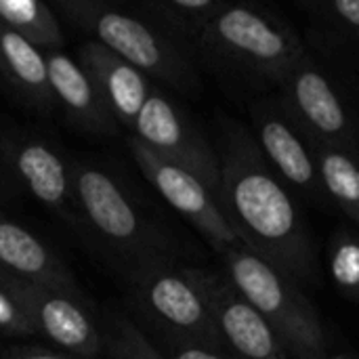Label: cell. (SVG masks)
Masks as SVG:
<instances>
[{
    "instance_id": "d6986e66",
    "label": "cell",
    "mask_w": 359,
    "mask_h": 359,
    "mask_svg": "<svg viewBox=\"0 0 359 359\" xmlns=\"http://www.w3.org/2000/svg\"><path fill=\"white\" fill-rule=\"evenodd\" d=\"M0 23L34 46L61 44L59 23L40 0H0Z\"/></svg>"
},
{
    "instance_id": "603a6c76",
    "label": "cell",
    "mask_w": 359,
    "mask_h": 359,
    "mask_svg": "<svg viewBox=\"0 0 359 359\" xmlns=\"http://www.w3.org/2000/svg\"><path fill=\"white\" fill-rule=\"evenodd\" d=\"M175 359H223V358H221V355H217V353H212V351H208V349H202V347H187V349L179 351Z\"/></svg>"
},
{
    "instance_id": "52a82bcc",
    "label": "cell",
    "mask_w": 359,
    "mask_h": 359,
    "mask_svg": "<svg viewBox=\"0 0 359 359\" xmlns=\"http://www.w3.org/2000/svg\"><path fill=\"white\" fill-rule=\"evenodd\" d=\"M130 149L143 175L160 191V196L189 223H194L217 248H244L215 196L191 172L156 156L139 139H130Z\"/></svg>"
},
{
    "instance_id": "8fae6325",
    "label": "cell",
    "mask_w": 359,
    "mask_h": 359,
    "mask_svg": "<svg viewBox=\"0 0 359 359\" xmlns=\"http://www.w3.org/2000/svg\"><path fill=\"white\" fill-rule=\"evenodd\" d=\"M13 290L17 303H23L25 311L36 313L34 322H38V326L50 341L65 349H74L86 355H90L97 349L99 343L88 318L72 301L29 286H19Z\"/></svg>"
},
{
    "instance_id": "9c48e42d",
    "label": "cell",
    "mask_w": 359,
    "mask_h": 359,
    "mask_svg": "<svg viewBox=\"0 0 359 359\" xmlns=\"http://www.w3.org/2000/svg\"><path fill=\"white\" fill-rule=\"evenodd\" d=\"M95 32L105 48L135 69L151 72L181 86L189 84L194 78L181 53L135 17L111 11L101 13L95 19Z\"/></svg>"
},
{
    "instance_id": "277c9868",
    "label": "cell",
    "mask_w": 359,
    "mask_h": 359,
    "mask_svg": "<svg viewBox=\"0 0 359 359\" xmlns=\"http://www.w3.org/2000/svg\"><path fill=\"white\" fill-rule=\"evenodd\" d=\"M278 101L309 145L341 147L359 156V130L351 107L309 53L280 86Z\"/></svg>"
},
{
    "instance_id": "9a60e30c",
    "label": "cell",
    "mask_w": 359,
    "mask_h": 359,
    "mask_svg": "<svg viewBox=\"0 0 359 359\" xmlns=\"http://www.w3.org/2000/svg\"><path fill=\"white\" fill-rule=\"evenodd\" d=\"M330 204L359 227V156L326 145H309Z\"/></svg>"
},
{
    "instance_id": "ac0fdd59",
    "label": "cell",
    "mask_w": 359,
    "mask_h": 359,
    "mask_svg": "<svg viewBox=\"0 0 359 359\" xmlns=\"http://www.w3.org/2000/svg\"><path fill=\"white\" fill-rule=\"evenodd\" d=\"M17 170L32 194L44 204H59L67 191V177L61 160L44 145H27L17 156Z\"/></svg>"
},
{
    "instance_id": "2e32d148",
    "label": "cell",
    "mask_w": 359,
    "mask_h": 359,
    "mask_svg": "<svg viewBox=\"0 0 359 359\" xmlns=\"http://www.w3.org/2000/svg\"><path fill=\"white\" fill-rule=\"evenodd\" d=\"M301 8L318 44L328 48L359 44V0H307Z\"/></svg>"
},
{
    "instance_id": "484cf974",
    "label": "cell",
    "mask_w": 359,
    "mask_h": 359,
    "mask_svg": "<svg viewBox=\"0 0 359 359\" xmlns=\"http://www.w3.org/2000/svg\"><path fill=\"white\" fill-rule=\"evenodd\" d=\"M332 359H345V358H332Z\"/></svg>"
},
{
    "instance_id": "ffe728a7",
    "label": "cell",
    "mask_w": 359,
    "mask_h": 359,
    "mask_svg": "<svg viewBox=\"0 0 359 359\" xmlns=\"http://www.w3.org/2000/svg\"><path fill=\"white\" fill-rule=\"evenodd\" d=\"M0 59L6 69L34 93L48 95V72L46 61L34 44L0 23Z\"/></svg>"
},
{
    "instance_id": "30bf717a",
    "label": "cell",
    "mask_w": 359,
    "mask_h": 359,
    "mask_svg": "<svg viewBox=\"0 0 359 359\" xmlns=\"http://www.w3.org/2000/svg\"><path fill=\"white\" fill-rule=\"evenodd\" d=\"M82 57L88 72L86 76L93 86H97L101 101H105L120 120L135 126L137 116L149 97V88L141 72L116 57L109 48L97 44L82 48Z\"/></svg>"
},
{
    "instance_id": "7a4b0ae2",
    "label": "cell",
    "mask_w": 359,
    "mask_h": 359,
    "mask_svg": "<svg viewBox=\"0 0 359 359\" xmlns=\"http://www.w3.org/2000/svg\"><path fill=\"white\" fill-rule=\"evenodd\" d=\"M196 44L229 82L261 93L280 88L307 55L282 17L255 4H223Z\"/></svg>"
},
{
    "instance_id": "7402d4cb",
    "label": "cell",
    "mask_w": 359,
    "mask_h": 359,
    "mask_svg": "<svg viewBox=\"0 0 359 359\" xmlns=\"http://www.w3.org/2000/svg\"><path fill=\"white\" fill-rule=\"evenodd\" d=\"M0 328H8L13 332H32L36 326L29 318L0 290Z\"/></svg>"
},
{
    "instance_id": "8992f818",
    "label": "cell",
    "mask_w": 359,
    "mask_h": 359,
    "mask_svg": "<svg viewBox=\"0 0 359 359\" xmlns=\"http://www.w3.org/2000/svg\"><path fill=\"white\" fill-rule=\"evenodd\" d=\"M255 141L276 170V175L286 183V187L316 206L328 208L330 198L322 185L318 164L307 139L297 130V126L286 116L278 99H263L252 105Z\"/></svg>"
},
{
    "instance_id": "ba28073f",
    "label": "cell",
    "mask_w": 359,
    "mask_h": 359,
    "mask_svg": "<svg viewBox=\"0 0 359 359\" xmlns=\"http://www.w3.org/2000/svg\"><path fill=\"white\" fill-rule=\"evenodd\" d=\"M200 288L221 337L244 359H288L282 343L263 316L233 288L212 276H198Z\"/></svg>"
},
{
    "instance_id": "44dd1931",
    "label": "cell",
    "mask_w": 359,
    "mask_h": 359,
    "mask_svg": "<svg viewBox=\"0 0 359 359\" xmlns=\"http://www.w3.org/2000/svg\"><path fill=\"white\" fill-rule=\"evenodd\" d=\"M328 271L337 288L351 297L359 299V238L351 233H339L332 240Z\"/></svg>"
},
{
    "instance_id": "cb8c5ba5",
    "label": "cell",
    "mask_w": 359,
    "mask_h": 359,
    "mask_svg": "<svg viewBox=\"0 0 359 359\" xmlns=\"http://www.w3.org/2000/svg\"><path fill=\"white\" fill-rule=\"evenodd\" d=\"M135 339H133V343H135V353H130V359H160L145 343H141L139 339H137V334H133Z\"/></svg>"
},
{
    "instance_id": "7c38bea8",
    "label": "cell",
    "mask_w": 359,
    "mask_h": 359,
    "mask_svg": "<svg viewBox=\"0 0 359 359\" xmlns=\"http://www.w3.org/2000/svg\"><path fill=\"white\" fill-rule=\"evenodd\" d=\"M76 187L86 215L99 231L122 242L137 236V215L107 175L99 170H80Z\"/></svg>"
},
{
    "instance_id": "d4e9b609",
    "label": "cell",
    "mask_w": 359,
    "mask_h": 359,
    "mask_svg": "<svg viewBox=\"0 0 359 359\" xmlns=\"http://www.w3.org/2000/svg\"><path fill=\"white\" fill-rule=\"evenodd\" d=\"M25 359H59V358H53V355H34V358H25Z\"/></svg>"
},
{
    "instance_id": "3957f363",
    "label": "cell",
    "mask_w": 359,
    "mask_h": 359,
    "mask_svg": "<svg viewBox=\"0 0 359 359\" xmlns=\"http://www.w3.org/2000/svg\"><path fill=\"white\" fill-rule=\"evenodd\" d=\"M229 282L263 316L288 358L326 359L328 339L309 299L246 248L225 250Z\"/></svg>"
},
{
    "instance_id": "4fadbf2b",
    "label": "cell",
    "mask_w": 359,
    "mask_h": 359,
    "mask_svg": "<svg viewBox=\"0 0 359 359\" xmlns=\"http://www.w3.org/2000/svg\"><path fill=\"white\" fill-rule=\"evenodd\" d=\"M149 303L168 324L181 330L200 332L212 343L221 337L196 282L177 276H162L149 288Z\"/></svg>"
},
{
    "instance_id": "5b68a950",
    "label": "cell",
    "mask_w": 359,
    "mask_h": 359,
    "mask_svg": "<svg viewBox=\"0 0 359 359\" xmlns=\"http://www.w3.org/2000/svg\"><path fill=\"white\" fill-rule=\"evenodd\" d=\"M135 130L137 139L147 149L191 172L215 196V200L219 198L221 162L217 154L168 99L149 93L143 109L137 116Z\"/></svg>"
},
{
    "instance_id": "e0dca14e",
    "label": "cell",
    "mask_w": 359,
    "mask_h": 359,
    "mask_svg": "<svg viewBox=\"0 0 359 359\" xmlns=\"http://www.w3.org/2000/svg\"><path fill=\"white\" fill-rule=\"evenodd\" d=\"M46 72H48V84L59 95V99L78 116H84L95 122H103V107L99 105L95 97V86L86 72L78 67L67 55L63 53H50L44 57Z\"/></svg>"
},
{
    "instance_id": "5bb4252c",
    "label": "cell",
    "mask_w": 359,
    "mask_h": 359,
    "mask_svg": "<svg viewBox=\"0 0 359 359\" xmlns=\"http://www.w3.org/2000/svg\"><path fill=\"white\" fill-rule=\"evenodd\" d=\"M0 263L55 288H59L57 284H65V276L48 250L29 231L8 221H0Z\"/></svg>"
},
{
    "instance_id": "6da1fadb",
    "label": "cell",
    "mask_w": 359,
    "mask_h": 359,
    "mask_svg": "<svg viewBox=\"0 0 359 359\" xmlns=\"http://www.w3.org/2000/svg\"><path fill=\"white\" fill-rule=\"evenodd\" d=\"M221 206L246 250L297 288L322 278L311 229L292 191L261 154L255 137L229 126L221 156Z\"/></svg>"
}]
</instances>
